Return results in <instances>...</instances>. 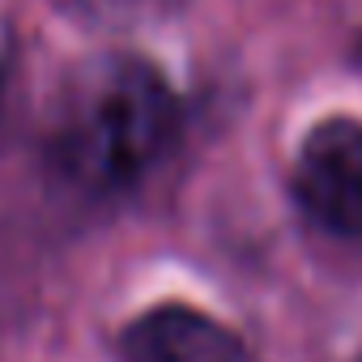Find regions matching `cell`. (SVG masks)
Returning a JSON list of instances; mask_svg holds the SVG:
<instances>
[{"mask_svg": "<svg viewBox=\"0 0 362 362\" xmlns=\"http://www.w3.org/2000/svg\"><path fill=\"white\" fill-rule=\"evenodd\" d=\"M179 107L162 73L136 56L77 69L56 103L52 153L86 192H124L170 149Z\"/></svg>", "mask_w": 362, "mask_h": 362, "instance_id": "obj_1", "label": "cell"}, {"mask_svg": "<svg viewBox=\"0 0 362 362\" xmlns=\"http://www.w3.org/2000/svg\"><path fill=\"white\" fill-rule=\"evenodd\" d=\"M354 362H362V354H358V358H354Z\"/></svg>", "mask_w": 362, "mask_h": 362, "instance_id": "obj_5", "label": "cell"}, {"mask_svg": "<svg viewBox=\"0 0 362 362\" xmlns=\"http://www.w3.org/2000/svg\"><path fill=\"white\" fill-rule=\"evenodd\" d=\"M103 13H119V18H145V13H162L170 9V0H90Z\"/></svg>", "mask_w": 362, "mask_h": 362, "instance_id": "obj_4", "label": "cell"}, {"mask_svg": "<svg viewBox=\"0 0 362 362\" xmlns=\"http://www.w3.org/2000/svg\"><path fill=\"white\" fill-rule=\"evenodd\" d=\"M124 362H247V349L218 320L166 303L128 324Z\"/></svg>", "mask_w": 362, "mask_h": 362, "instance_id": "obj_3", "label": "cell"}, {"mask_svg": "<svg viewBox=\"0 0 362 362\" xmlns=\"http://www.w3.org/2000/svg\"><path fill=\"white\" fill-rule=\"evenodd\" d=\"M303 209L332 235H362V124L324 119L307 132L294 166Z\"/></svg>", "mask_w": 362, "mask_h": 362, "instance_id": "obj_2", "label": "cell"}]
</instances>
